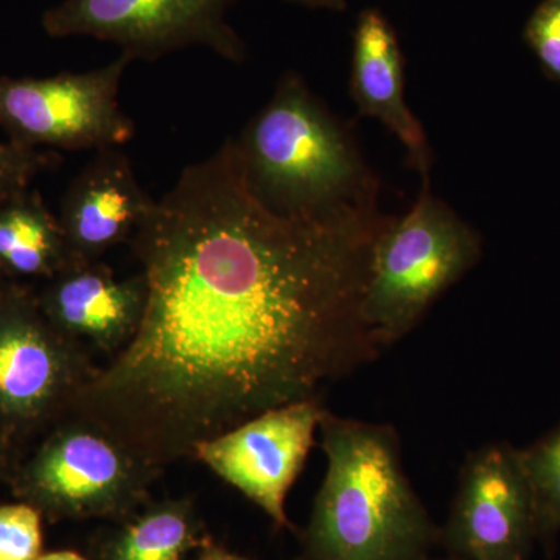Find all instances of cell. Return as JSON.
<instances>
[{"mask_svg": "<svg viewBox=\"0 0 560 560\" xmlns=\"http://www.w3.org/2000/svg\"><path fill=\"white\" fill-rule=\"evenodd\" d=\"M72 261L60 219L36 190L0 202V267L11 280H49Z\"/></svg>", "mask_w": 560, "mask_h": 560, "instance_id": "15", "label": "cell"}, {"mask_svg": "<svg viewBox=\"0 0 560 560\" xmlns=\"http://www.w3.org/2000/svg\"><path fill=\"white\" fill-rule=\"evenodd\" d=\"M404 86V57L396 32L381 11L364 10L353 35V101L361 116L381 120L404 143L412 167L429 178V143L405 102Z\"/></svg>", "mask_w": 560, "mask_h": 560, "instance_id": "13", "label": "cell"}, {"mask_svg": "<svg viewBox=\"0 0 560 560\" xmlns=\"http://www.w3.org/2000/svg\"><path fill=\"white\" fill-rule=\"evenodd\" d=\"M97 368L91 352L51 326L27 287L11 280L0 291V431L7 440L68 418Z\"/></svg>", "mask_w": 560, "mask_h": 560, "instance_id": "6", "label": "cell"}, {"mask_svg": "<svg viewBox=\"0 0 560 560\" xmlns=\"http://www.w3.org/2000/svg\"><path fill=\"white\" fill-rule=\"evenodd\" d=\"M197 560H253L243 558L241 555H235L228 550V548L221 547L215 540L210 539L201 550L198 551Z\"/></svg>", "mask_w": 560, "mask_h": 560, "instance_id": "20", "label": "cell"}, {"mask_svg": "<svg viewBox=\"0 0 560 560\" xmlns=\"http://www.w3.org/2000/svg\"><path fill=\"white\" fill-rule=\"evenodd\" d=\"M60 158L46 151L25 149L0 140V202L31 189L33 179L54 167Z\"/></svg>", "mask_w": 560, "mask_h": 560, "instance_id": "19", "label": "cell"}, {"mask_svg": "<svg viewBox=\"0 0 560 560\" xmlns=\"http://www.w3.org/2000/svg\"><path fill=\"white\" fill-rule=\"evenodd\" d=\"M101 541V560H184L212 537L190 499L149 501Z\"/></svg>", "mask_w": 560, "mask_h": 560, "instance_id": "14", "label": "cell"}, {"mask_svg": "<svg viewBox=\"0 0 560 560\" xmlns=\"http://www.w3.org/2000/svg\"><path fill=\"white\" fill-rule=\"evenodd\" d=\"M523 38L545 75L560 84V0H541L526 22Z\"/></svg>", "mask_w": 560, "mask_h": 560, "instance_id": "18", "label": "cell"}, {"mask_svg": "<svg viewBox=\"0 0 560 560\" xmlns=\"http://www.w3.org/2000/svg\"><path fill=\"white\" fill-rule=\"evenodd\" d=\"M521 458L533 490L537 540L551 550L560 533V425L522 448Z\"/></svg>", "mask_w": 560, "mask_h": 560, "instance_id": "16", "label": "cell"}, {"mask_svg": "<svg viewBox=\"0 0 560 560\" xmlns=\"http://www.w3.org/2000/svg\"><path fill=\"white\" fill-rule=\"evenodd\" d=\"M327 471L301 536L298 560H423L440 545L404 470L400 438L390 425L320 420Z\"/></svg>", "mask_w": 560, "mask_h": 560, "instance_id": "2", "label": "cell"}, {"mask_svg": "<svg viewBox=\"0 0 560 560\" xmlns=\"http://www.w3.org/2000/svg\"><path fill=\"white\" fill-rule=\"evenodd\" d=\"M388 223L375 194L319 212L271 209L228 140L180 173L132 237L142 320L68 416L164 470L261 412L323 399L383 350L363 304Z\"/></svg>", "mask_w": 560, "mask_h": 560, "instance_id": "1", "label": "cell"}, {"mask_svg": "<svg viewBox=\"0 0 560 560\" xmlns=\"http://www.w3.org/2000/svg\"><path fill=\"white\" fill-rule=\"evenodd\" d=\"M481 238L430 194L386 224L372 253L363 313L382 349L410 334L434 301L480 260Z\"/></svg>", "mask_w": 560, "mask_h": 560, "instance_id": "4", "label": "cell"}, {"mask_svg": "<svg viewBox=\"0 0 560 560\" xmlns=\"http://www.w3.org/2000/svg\"><path fill=\"white\" fill-rule=\"evenodd\" d=\"M11 282V279L9 276L5 275V271H3V268L0 267V291L5 289L7 285Z\"/></svg>", "mask_w": 560, "mask_h": 560, "instance_id": "24", "label": "cell"}, {"mask_svg": "<svg viewBox=\"0 0 560 560\" xmlns=\"http://www.w3.org/2000/svg\"><path fill=\"white\" fill-rule=\"evenodd\" d=\"M11 442L0 431V478L9 469Z\"/></svg>", "mask_w": 560, "mask_h": 560, "instance_id": "23", "label": "cell"}, {"mask_svg": "<svg viewBox=\"0 0 560 560\" xmlns=\"http://www.w3.org/2000/svg\"><path fill=\"white\" fill-rule=\"evenodd\" d=\"M287 2L298 3V5L308 7V9H324L341 11L348 5V0H287Z\"/></svg>", "mask_w": 560, "mask_h": 560, "instance_id": "21", "label": "cell"}, {"mask_svg": "<svg viewBox=\"0 0 560 560\" xmlns=\"http://www.w3.org/2000/svg\"><path fill=\"white\" fill-rule=\"evenodd\" d=\"M161 471L106 431L68 416L22 464L13 490L50 522H120L149 503Z\"/></svg>", "mask_w": 560, "mask_h": 560, "instance_id": "5", "label": "cell"}, {"mask_svg": "<svg viewBox=\"0 0 560 560\" xmlns=\"http://www.w3.org/2000/svg\"><path fill=\"white\" fill-rule=\"evenodd\" d=\"M36 560H90L84 558V556L79 555L77 551H51L46 552V555H40Z\"/></svg>", "mask_w": 560, "mask_h": 560, "instance_id": "22", "label": "cell"}, {"mask_svg": "<svg viewBox=\"0 0 560 560\" xmlns=\"http://www.w3.org/2000/svg\"><path fill=\"white\" fill-rule=\"evenodd\" d=\"M43 555V515L32 504L0 506V560H36Z\"/></svg>", "mask_w": 560, "mask_h": 560, "instance_id": "17", "label": "cell"}, {"mask_svg": "<svg viewBox=\"0 0 560 560\" xmlns=\"http://www.w3.org/2000/svg\"><path fill=\"white\" fill-rule=\"evenodd\" d=\"M250 189L278 212H319L375 194L355 147L298 73L235 140Z\"/></svg>", "mask_w": 560, "mask_h": 560, "instance_id": "3", "label": "cell"}, {"mask_svg": "<svg viewBox=\"0 0 560 560\" xmlns=\"http://www.w3.org/2000/svg\"><path fill=\"white\" fill-rule=\"evenodd\" d=\"M130 55L102 68L46 79L0 75V128L25 149L68 151L120 149L136 125L119 103Z\"/></svg>", "mask_w": 560, "mask_h": 560, "instance_id": "7", "label": "cell"}, {"mask_svg": "<svg viewBox=\"0 0 560 560\" xmlns=\"http://www.w3.org/2000/svg\"><path fill=\"white\" fill-rule=\"evenodd\" d=\"M154 206L124 151H97L61 200L58 219L72 260H101L109 249L130 243Z\"/></svg>", "mask_w": 560, "mask_h": 560, "instance_id": "12", "label": "cell"}, {"mask_svg": "<svg viewBox=\"0 0 560 560\" xmlns=\"http://www.w3.org/2000/svg\"><path fill=\"white\" fill-rule=\"evenodd\" d=\"M326 412L323 399L272 408L201 442L194 459L253 501L278 528L291 529L287 497L304 469Z\"/></svg>", "mask_w": 560, "mask_h": 560, "instance_id": "10", "label": "cell"}, {"mask_svg": "<svg viewBox=\"0 0 560 560\" xmlns=\"http://www.w3.org/2000/svg\"><path fill=\"white\" fill-rule=\"evenodd\" d=\"M36 296L55 329L109 360L138 330L147 285L142 272L120 280L98 260H72Z\"/></svg>", "mask_w": 560, "mask_h": 560, "instance_id": "11", "label": "cell"}, {"mask_svg": "<svg viewBox=\"0 0 560 560\" xmlns=\"http://www.w3.org/2000/svg\"><path fill=\"white\" fill-rule=\"evenodd\" d=\"M423 560H456V559L448 558V556H447V558H445V559H434V558H431V556H429V558L423 559Z\"/></svg>", "mask_w": 560, "mask_h": 560, "instance_id": "25", "label": "cell"}, {"mask_svg": "<svg viewBox=\"0 0 560 560\" xmlns=\"http://www.w3.org/2000/svg\"><path fill=\"white\" fill-rule=\"evenodd\" d=\"M238 0H61L43 13L50 38L90 36L120 47L132 61H156L200 46L231 62L246 46L228 14Z\"/></svg>", "mask_w": 560, "mask_h": 560, "instance_id": "8", "label": "cell"}, {"mask_svg": "<svg viewBox=\"0 0 560 560\" xmlns=\"http://www.w3.org/2000/svg\"><path fill=\"white\" fill-rule=\"evenodd\" d=\"M536 540V508L521 448L493 444L471 453L441 528L448 558L529 560Z\"/></svg>", "mask_w": 560, "mask_h": 560, "instance_id": "9", "label": "cell"}]
</instances>
